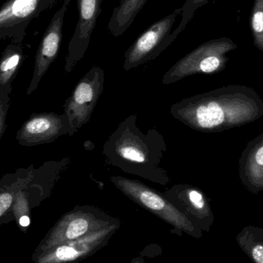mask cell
I'll list each match as a JSON object with an SVG mask.
<instances>
[{
  "mask_svg": "<svg viewBox=\"0 0 263 263\" xmlns=\"http://www.w3.org/2000/svg\"><path fill=\"white\" fill-rule=\"evenodd\" d=\"M170 114L193 130L222 133L259 120L263 101L253 88L231 85L180 100Z\"/></svg>",
  "mask_w": 263,
  "mask_h": 263,
  "instance_id": "obj_1",
  "label": "cell"
},
{
  "mask_svg": "<svg viewBox=\"0 0 263 263\" xmlns=\"http://www.w3.org/2000/svg\"><path fill=\"white\" fill-rule=\"evenodd\" d=\"M167 150L162 135L156 129H139L137 115L132 114L119 124L103 147L106 162L128 174L159 185L170 183L168 172L160 166Z\"/></svg>",
  "mask_w": 263,
  "mask_h": 263,
  "instance_id": "obj_2",
  "label": "cell"
},
{
  "mask_svg": "<svg viewBox=\"0 0 263 263\" xmlns=\"http://www.w3.org/2000/svg\"><path fill=\"white\" fill-rule=\"evenodd\" d=\"M71 164L69 157L60 160L45 162L34 168L29 180L15 196L14 202V220L23 233L31 225V212L50 196L55 184Z\"/></svg>",
  "mask_w": 263,
  "mask_h": 263,
  "instance_id": "obj_3",
  "label": "cell"
},
{
  "mask_svg": "<svg viewBox=\"0 0 263 263\" xmlns=\"http://www.w3.org/2000/svg\"><path fill=\"white\" fill-rule=\"evenodd\" d=\"M237 45L227 37L210 40L176 62L162 77V84L170 85L196 74H216L227 67V54Z\"/></svg>",
  "mask_w": 263,
  "mask_h": 263,
  "instance_id": "obj_4",
  "label": "cell"
},
{
  "mask_svg": "<svg viewBox=\"0 0 263 263\" xmlns=\"http://www.w3.org/2000/svg\"><path fill=\"white\" fill-rule=\"evenodd\" d=\"M117 222V219L110 217L97 207L76 206L57 221L34 253H40L60 244L80 239Z\"/></svg>",
  "mask_w": 263,
  "mask_h": 263,
  "instance_id": "obj_5",
  "label": "cell"
},
{
  "mask_svg": "<svg viewBox=\"0 0 263 263\" xmlns=\"http://www.w3.org/2000/svg\"><path fill=\"white\" fill-rule=\"evenodd\" d=\"M110 182L125 196L142 208L178 230L193 234L194 227L191 221L163 193H159L140 181L123 176H112Z\"/></svg>",
  "mask_w": 263,
  "mask_h": 263,
  "instance_id": "obj_6",
  "label": "cell"
},
{
  "mask_svg": "<svg viewBox=\"0 0 263 263\" xmlns=\"http://www.w3.org/2000/svg\"><path fill=\"white\" fill-rule=\"evenodd\" d=\"M104 71L94 66L80 80L70 97L65 102L64 114L72 128V136L89 123L91 116L103 93Z\"/></svg>",
  "mask_w": 263,
  "mask_h": 263,
  "instance_id": "obj_7",
  "label": "cell"
},
{
  "mask_svg": "<svg viewBox=\"0 0 263 263\" xmlns=\"http://www.w3.org/2000/svg\"><path fill=\"white\" fill-rule=\"evenodd\" d=\"M181 12V8L176 9L170 15L153 23L138 37L125 52V70H131L154 60L172 44L168 38Z\"/></svg>",
  "mask_w": 263,
  "mask_h": 263,
  "instance_id": "obj_8",
  "label": "cell"
},
{
  "mask_svg": "<svg viewBox=\"0 0 263 263\" xmlns=\"http://www.w3.org/2000/svg\"><path fill=\"white\" fill-rule=\"evenodd\" d=\"M117 222L84 237L60 244L40 253H33L34 263H72L87 257L104 245L119 228Z\"/></svg>",
  "mask_w": 263,
  "mask_h": 263,
  "instance_id": "obj_9",
  "label": "cell"
},
{
  "mask_svg": "<svg viewBox=\"0 0 263 263\" xmlns=\"http://www.w3.org/2000/svg\"><path fill=\"white\" fill-rule=\"evenodd\" d=\"M65 135L72 136V128L65 114H33L17 131V142L23 146L49 144Z\"/></svg>",
  "mask_w": 263,
  "mask_h": 263,
  "instance_id": "obj_10",
  "label": "cell"
},
{
  "mask_svg": "<svg viewBox=\"0 0 263 263\" xmlns=\"http://www.w3.org/2000/svg\"><path fill=\"white\" fill-rule=\"evenodd\" d=\"M70 1L64 0L63 6L55 12L43 34L35 55L33 73L26 92L27 95H31L34 91L36 90L42 79L60 52L63 40L65 14Z\"/></svg>",
  "mask_w": 263,
  "mask_h": 263,
  "instance_id": "obj_11",
  "label": "cell"
},
{
  "mask_svg": "<svg viewBox=\"0 0 263 263\" xmlns=\"http://www.w3.org/2000/svg\"><path fill=\"white\" fill-rule=\"evenodd\" d=\"M102 3L103 0H77L79 20L68 48L65 64L67 73L73 70L87 51L91 35L102 12Z\"/></svg>",
  "mask_w": 263,
  "mask_h": 263,
  "instance_id": "obj_12",
  "label": "cell"
},
{
  "mask_svg": "<svg viewBox=\"0 0 263 263\" xmlns=\"http://www.w3.org/2000/svg\"><path fill=\"white\" fill-rule=\"evenodd\" d=\"M52 6L51 0H9L0 8V38L24 27L40 12Z\"/></svg>",
  "mask_w": 263,
  "mask_h": 263,
  "instance_id": "obj_13",
  "label": "cell"
},
{
  "mask_svg": "<svg viewBox=\"0 0 263 263\" xmlns=\"http://www.w3.org/2000/svg\"><path fill=\"white\" fill-rule=\"evenodd\" d=\"M239 179L251 193L263 190V133L247 144L239 161Z\"/></svg>",
  "mask_w": 263,
  "mask_h": 263,
  "instance_id": "obj_14",
  "label": "cell"
},
{
  "mask_svg": "<svg viewBox=\"0 0 263 263\" xmlns=\"http://www.w3.org/2000/svg\"><path fill=\"white\" fill-rule=\"evenodd\" d=\"M163 194L189 219L190 217L202 219L211 216L206 196L196 187L189 184H177L165 190Z\"/></svg>",
  "mask_w": 263,
  "mask_h": 263,
  "instance_id": "obj_15",
  "label": "cell"
},
{
  "mask_svg": "<svg viewBox=\"0 0 263 263\" xmlns=\"http://www.w3.org/2000/svg\"><path fill=\"white\" fill-rule=\"evenodd\" d=\"M33 170V164H31L26 168L5 174L0 179V226L14 220L12 210L15 196L26 185Z\"/></svg>",
  "mask_w": 263,
  "mask_h": 263,
  "instance_id": "obj_16",
  "label": "cell"
},
{
  "mask_svg": "<svg viewBox=\"0 0 263 263\" xmlns=\"http://www.w3.org/2000/svg\"><path fill=\"white\" fill-rule=\"evenodd\" d=\"M25 55L20 42L8 45L0 57V97L12 93V83L16 77Z\"/></svg>",
  "mask_w": 263,
  "mask_h": 263,
  "instance_id": "obj_17",
  "label": "cell"
},
{
  "mask_svg": "<svg viewBox=\"0 0 263 263\" xmlns=\"http://www.w3.org/2000/svg\"><path fill=\"white\" fill-rule=\"evenodd\" d=\"M147 0H120V4L112 11L108 29L114 37L123 35L133 24Z\"/></svg>",
  "mask_w": 263,
  "mask_h": 263,
  "instance_id": "obj_18",
  "label": "cell"
},
{
  "mask_svg": "<svg viewBox=\"0 0 263 263\" xmlns=\"http://www.w3.org/2000/svg\"><path fill=\"white\" fill-rule=\"evenodd\" d=\"M250 27L255 46L263 52V0H254L250 14Z\"/></svg>",
  "mask_w": 263,
  "mask_h": 263,
  "instance_id": "obj_19",
  "label": "cell"
},
{
  "mask_svg": "<svg viewBox=\"0 0 263 263\" xmlns=\"http://www.w3.org/2000/svg\"><path fill=\"white\" fill-rule=\"evenodd\" d=\"M210 0H186L184 3L183 6L181 7V20L180 23L173 32H172L170 36V40L172 43L175 41L176 38L179 36V34L185 30L187 25L189 24L192 18L194 16L196 10L199 8L206 5Z\"/></svg>",
  "mask_w": 263,
  "mask_h": 263,
  "instance_id": "obj_20",
  "label": "cell"
},
{
  "mask_svg": "<svg viewBox=\"0 0 263 263\" xmlns=\"http://www.w3.org/2000/svg\"><path fill=\"white\" fill-rule=\"evenodd\" d=\"M11 100L9 95H3L0 97V139L3 137L7 128L8 112L10 107Z\"/></svg>",
  "mask_w": 263,
  "mask_h": 263,
  "instance_id": "obj_21",
  "label": "cell"
},
{
  "mask_svg": "<svg viewBox=\"0 0 263 263\" xmlns=\"http://www.w3.org/2000/svg\"><path fill=\"white\" fill-rule=\"evenodd\" d=\"M253 256L256 263H263L262 246H257L253 249Z\"/></svg>",
  "mask_w": 263,
  "mask_h": 263,
  "instance_id": "obj_22",
  "label": "cell"
},
{
  "mask_svg": "<svg viewBox=\"0 0 263 263\" xmlns=\"http://www.w3.org/2000/svg\"><path fill=\"white\" fill-rule=\"evenodd\" d=\"M57 0H52V5H53V4H54V3H55V2H57Z\"/></svg>",
  "mask_w": 263,
  "mask_h": 263,
  "instance_id": "obj_23",
  "label": "cell"
}]
</instances>
